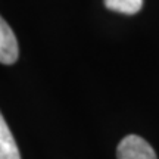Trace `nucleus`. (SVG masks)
<instances>
[{"mask_svg":"<svg viewBox=\"0 0 159 159\" xmlns=\"http://www.w3.org/2000/svg\"><path fill=\"white\" fill-rule=\"evenodd\" d=\"M19 47L15 33L12 31L9 24L0 16V63L12 65L18 61Z\"/></svg>","mask_w":159,"mask_h":159,"instance_id":"nucleus-2","label":"nucleus"},{"mask_svg":"<svg viewBox=\"0 0 159 159\" xmlns=\"http://www.w3.org/2000/svg\"><path fill=\"white\" fill-rule=\"evenodd\" d=\"M105 6L109 11L124 13V15H134L140 12L143 6V0H105Z\"/></svg>","mask_w":159,"mask_h":159,"instance_id":"nucleus-4","label":"nucleus"},{"mask_svg":"<svg viewBox=\"0 0 159 159\" xmlns=\"http://www.w3.org/2000/svg\"><path fill=\"white\" fill-rule=\"evenodd\" d=\"M0 159H21L19 149L0 112Z\"/></svg>","mask_w":159,"mask_h":159,"instance_id":"nucleus-3","label":"nucleus"},{"mask_svg":"<svg viewBox=\"0 0 159 159\" xmlns=\"http://www.w3.org/2000/svg\"><path fill=\"white\" fill-rule=\"evenodd\" d=\"M116 159H158L153 148L143 137L130 134L119 142Z\"/></svg>","mask_w":159,"mask_h":159,"instance_id":"nucleus-1","label":"nucleus"}]
</instances>
